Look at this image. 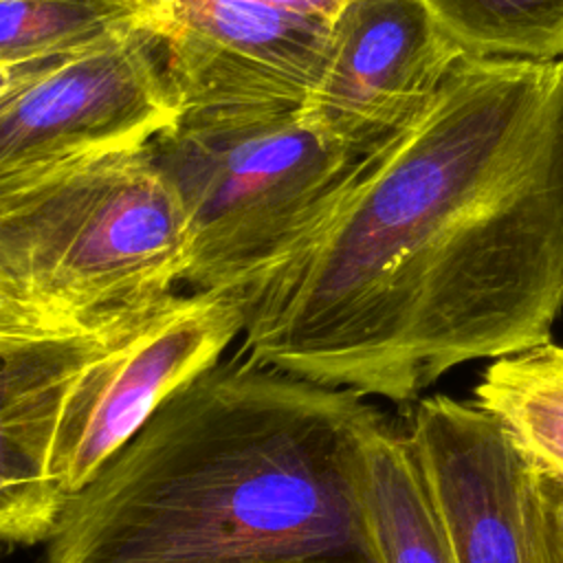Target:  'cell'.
<instances>
[{
	"instance_id": "obj_8",
	"label": "cell",
	"mask_w": 563,
	"mask_h": 563,
	"mask_svg": "<svg viewBox=\"0 0 563 563\" xmlns=\"http://www.w3.org/2000/svg\"><path fill=\"white\" fill-rule=\"evenodd\" d=\"M147 2L183 114L301 108L325 64L328 18L257 0Z\"/></svg>"
},
{
	"instance_id": "obj_5",
	"label": "cell",
	"mask_w": 563,
	"mask_h": 563,
	"mask_svg": "<svg viewBox=\"0 0 563 563\" xmlns=\"http://www.w3.org/2000/svg\"><path fill=\"white\" fill-rule=\"evenodd\" d=\"M147 147L187 216L185 284L240 297L319 238L369 156L339 147L297 108L183 114Z\"/></svg>"
},
{
	"instance_id": "obj_13",
	"label": "cell",
	"mask_w": 563,
	"mask_h": 563,
	"mask_svg": "<svg viewBox=\"0 0 563 563\" xmlns=\"http://www.w3.org/2000/svg\"><path fill=\"white\" fill-rule=\"evenodd\" d=\"M471 57H563V0H422Z\"/></svg>"
},
{
	"instance_id": "obj_7",
	"label": "cell",
	"mask_w": 563,
	"mask_h": 563,
	"mask_svg": "<svg viewBox=\"0 0 563 563\" xmlns=\"http://www.w3.org/2000/svg\"><path fill=\"white\" fill-rule=\"evenodd\" d=\"M405 431L455 563H563L561 488L475 400H418Z\"/></svg>"
},
{
	"instance_id": "obj_2",
	"label": "cell",
	"mask_w": 563,
	"mask_h": 563,
	"mask_svg": "<svg viewBox=\"0 0 563 563\" xmlns=\"http://www.w3.org/2000/svg\"><path fill=\"white\" fill-rule=\"evenodd\" d=\"M363 394L255 358L178 387L75 495L46 563H378Z\"/></svg>"
},
{
	"instance_id": "obj_10",
	"label": "cell",
	"mask_w": 563,
	"mask_h": 563,
	"mask_svg": "<svg viewBox=\"0 0 563 563\" xmlns=\"http://www.w3.org/2000/svg\"><path fill=\"white\" fill-rule=\"evenodd\" d=\"M365 506L378 563H455L409 435L387 418L367 438Z\"/></svg>"
},
{
	"instance_id": "obj_4",
	"label": "cell",
	"mask_w": 563,
	"mask_h": 563,
	"mask_svg": "<svg viewBox=\"0 0 563 563\" xmlns=\"http://www.w3.org/2000/svg\"><path fill=\"white\" fill-rule=\"evenodd\" d=\"M189 227L150 147L0 183V334L92 323L185 282Z\"/></svg>"
},
{
	"instance_id": "obj_14",
	"label": "cell",
	"mask_w": 563,
	"mask_h": 563,
	"mask_svg": "<svg viewBox=\"0 0 563 563\" xmlns=\"http://www.w3.org/2000/svg\"><path fill=\"white\" fill-rule=\"evenodd\" d=\"M257 2L279 4V7H288L295 11H303V13H312V15L332 20L350 0H257Z\"/></svg>"
},
{
	"instance_id": "obj_9",
	"label": "cell",
	"mask_w": 563,
	"mask_h": 563,
	"mask_svg": "<svg viewBox=\"0 0 563 563\" xmlns=\"http://www.w3.org/2000/svg\"><path fill=\"white\" fill-rule=\"evenodd\" d=\"M466 53L422 0H350L299 117L354 156L409 128Z\"/></svg>"
},
{
	"instance_id": "obj_12",
	"label": "cell",
	"mask_w": 563,
	"mask_h": 563,
	"mask_svg": "<svg viewBox=\"0 0 563 563\" xmlns=\"http://www.w3.org/2000/svg\"><path fill=\"white\" fill-rule=\"evenodd\" d=\"M150 26L147 0H0V68L59 57Z\"/></svg>"
},
{
	"instance_id": "obj_1",
	"label": "cell",
	"mask_w": 563,
	"mask_h": 563,
	"mask_svg": "<svg viewBox=\"0 0 563 563\" xmlns=\"http://www.w3.org/2000/svg\"><path fill=\"white\" fill-rule=\"evenodd\" d=\"M244 299V350L416 400L550 341L563 310V57H462L319 238Z\"/></svg>"
},
{
	"instance_id": "obj_15",
	"label": "cell",
	"mask_w": 563,
	"mask_h": 563,
	"mask_svg": "<svg viewBox=\"0 0 563 563\" xmlns=\"http://www.w3.org/2000/svg\"><path fill=\"white\" fill-rule=\"evenodd\" d=\"M559 508H561V526H563V488H561V497H559Z\"/></svg>"
},
{
	"instance_id": "obj_11",
	"label": "cell",
	"mask_w": 563,
	"mask_h": 563,
	"mask_svg": "<svg viewBox=\"0 0 563 563\" xmlns=\"http://www.w3.org/2000/svg\"><path fill=\"white\" fill-rule=\"evenodd\" d=\"M473 394L526 460L563 488V345L550 339L493 358Z\"/></svg>"
},
{
	"instance_id": "obj_3",
	"label": "cell",
	"mask_w": 563,
	"mask_h": 563,
	"mask_svg": "<svg viewBox=\"0 0 563 563\" xmlns=\"http://www.w3.org/2000/svg\"><path fill=\"white\" fill-rule=\"evenodd\" d=\"M240 332V295L194 290L75 328L0 334L2 541H46L68 501Z\"/></svg>"
},
{
	"instance_id": "obj_6",
	"label": "cell",
	"mask_w": 563,
	"mask_h": 563,
	"mask_svg": "<svg viewBox=\"0 0 563 563\" xmlns=\"http://www.w3.org/2000/svg\"><path fill=\"white\" fill-rule=\"evenodd\" d=\"M180 114L150 26L0 68V183L145 147Z\"/></svg>"
}]
</instances>
